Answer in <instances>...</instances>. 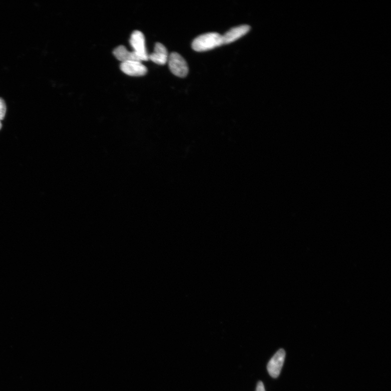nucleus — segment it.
Segmentation results:
<instances>
[{
    "label": "nucleus",
    "mask_w": 391,
    "mask_h": 391,
    "mask_svg": "<svg viewBox=\"0 0 391 391\" xmlns=\"http://www.w3.org/2000/svg\"><path fill=\"white\" fill-rule=\"evenodd\" d=\"M121 70L128 76L140 77L145 75L147 72V68L138 61H129L121 63Z\"/></svg>",
    "instance_id": "5"
},
{
    "label": "nucleus",
    "mask_w": 391,
    "mask_h": 391,
    "mask_svg": "<svg viewBox=\"0 0 391 391\" xmlns=\"http://www.w3.org/2000/svg\"><path fill=\"white\" fill-rule=\"evenodd\" d=\"M169 53L166 47L160 42H157L154 46V52L148 55L149 60L160 65H164L167 63Z\"/></svg>",
    "instance_id": "7"
},
{
    "label": "nucleus",
    "mask_w": 391,
    "mask_h": 391,
    "mask_svg": "<svg viewBox=\"0 0 391 391\" xmlns=\"http://www.w3.org/2000/svg\"><path fill=\"white\" fill-rule=\"evenodd\" d=\"M129 42L133 49V51L138 55L141 61L149 60L145 45V36L141 31L134 30L130 36Z\"/></svg>",
    "instance_id": "3"
},
{
    "label": "nucleus",
    "mask_w": 391,
    "mask_h": 391,
    "mask_svg": "<svg viewBox=\"0 0 391 391\" xmlns=\"http://www.w3.org/2000/svg\"><path fill=\"white\" fill-rule=\"evenodd\" d=\"M251 29L248 25H241L234 27L222 35L223 45L228 44L239 39L246 34Z\"/></svg>",
    "instance_id": "6"
},
{
    "label": "nucleus",
    "mask_w": 391,
    "mask_h": 391,
    "mask_svg": "<svg viewBox=\"0 0 391 391\" xmlns=\"http://www.w3.org/2000/svg\"><path fill=\"white\" fill-rule=\"evenodd\" d=\"M2 128V123L1 122V121H0V129H1Z\"/></svg>",
    "instance_id": "11"
},
{
    "label": "nucleus",
    "mask_w": 391,
    "mask_h": 391,
    "mask_svg": "<svg viewBox=\"0 0 391 391\" xmlns=\"http://www.w3.org/2000/svg\"><path fill=\"white\" fill-rule=\"evenodd\" d=\"M256 391H265L264 385L262 382H259L257 384Z\"/></svg>",
    "instance_id": "10"
},
{
    "label": "nucleus",
    "mask_w": 391,
    "mask_h": 391,
    "mask_svg": "<svg viewBox=\"0 0 391 391\" xmlns=\"http://www.w3.org/2000/svg\"><path fill=\"white\" fill-rule=\"evenodd\" d=\"M113 54L115 58L121 61V63H125L129 61H138L141 62L138 55L134 51L130 52L125 46L120 45L117 47L113 51Z\"/></svg>",
    "instance_id": "8"
},
{
    "label": "nucleus",
    "mask_w": 391,
    "mask_h": 391,
    "mask_svg": "<svg viewBox=\"0 0 391 391\" xmlns=\"http://www.w3.org/2000/svg\"><path fill=\"white\" fill-rule=\"evenodd\" d=\"M222 45V35L218 33L211 32L197 36L192 41V48L197 52H204Z\"/></svg>",
    "instance_id": "1"
},
{
    "label": "nucleus",
    "mask_w": 391,
    "mask_h": 391,
    "mask_svg": "<svg viewBox=\"0 0 391 391\" xmlns=\"http://www.w3.org/2000/svg\"><path fill=\"white\" fill-rule=\"evenodd\" d=\"M167 62L169 69L174 75L181 78L188 75V65L181 55L177 52H172L169 55Z\"/></svg>",
    "instance_id": "2"
},
{
    "label": "nucleus",
    "mask_w": 391,
    "mask_h": 391,
    "mask_svg": "<svg viewBox=\"0 0 391 391\" xmlns=\"http://www.w3.org/2000/svg\"><path fill=\"white\" fill-rule=\"evenodd\" d=\"M6 112L5 103L2 98H0V121L4 119Z\"/></svg>",
    "instance_id": "9"
},
{
    "label": "nucleus",
    "mask_w": 391,
    "mask_h": 391,
    "mask_svg": "<svg viewBox=\"0 0 391 391\" xmlns=\"http://www.w3.org/2000/svg\"><path fill=\"white\" fill-rule=\"evenodd\" d=\"M286 353L284 350H279L275 355L272 358L268 365V371L269 375L274 378H277L280 375L284 363Z\"/></svg>",
    "instance_id": "4"
}]
</instances>
